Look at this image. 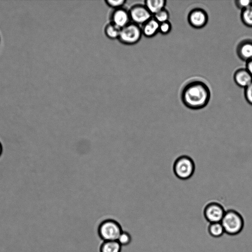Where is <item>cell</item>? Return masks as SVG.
I'll list each match as a JSON object with an SVG mask.
<instances>
[{
  "instance_id": "6da1fadb",
  "label": "cell",
  "mask_w": 252,
  "mask_h": 252,
  "mask_svg": "<svg viewBox=\"0 0 252 252\" xmlns=\"http://www.w3.org/2000/svg\"><path fill=\"white\" fill-rule=\"evenodd\" d=\"M211 91L208 85L200 80H193L186 83L181 92L183 104L191 110H199L208 104Z\"/></svg>"
},
{
  "instance_id": "7a4b0ae2",
  "label": "cell",
  "mask_w": 252,
  "mask_h": 252,
  "mask_svg": "<svg viewBox=\"0 0 252 252\" xmlns=\"http://www.w3.org/2000/svg\"><path fill=\"white\" fill-rule=\"evenodd\" d=\"M224 232L229 235L240 233L244 226V220L242 215L237 211L229 209L225 211L220 221Z\"/></svg>"
},
{
  "instance_id": "3957f363",
  "label": "cell",
  "mask_w": 252,
  "mask_h": 252,
  "mask_svg": "<svg viewBox=\"0 0 252 252\" xmlns=\"http://www.w3.org/2000/svg\"><path fill=\"white\" fill-rule=\"evenodd\" d=\"M195 169L194 161L187 155L178 157L173 164V171L175 176L182 180H186L191 177Z\"/></svg>"
},
{
  "instance_id": "277c9868",
  "label": "cell",
  "mask_w": 252,
  "mask_h": 252,
  "mask_svg": "<svg viewBox=\"0 0 252 252\" xmlns=\"http://www.w3.org/2000/svg\"><path fill=\"white\" fill-rule=\"evenodd\" d=\"M123 228L120 223L114 219L103 220L98 227V234L103 241H117Z\"/></svg>"
},
{
  "instance_id": "5b68a950",
  "label": "cell",
  "mask_w": 252,
  "mask_h": 252,
  "mask_svg": "<svg viewBox=\"0 0 252 252\" xmlns=\"http://www.w3.org/2000/svg\"><path fill=\"white\" fill-rule=\"evenodd\" d=\"M142 35L141 26L131 22L121 28L118 39L122 44L133 45L140 41Z\"/></svg>"
},
{
  "instance_id": "8992f818",
  "label": "cell",
  "mask_w": 252,
  "mask_h": 252,
  "mask_svg": "<svg viewBox=\"0 0 252 252\" xmlns=\"http://www.w3.org/2000/svg\"><path fill=\"white\" fill-rule=\"evenodd\" d=\"M225 211L221 204L217 202L212 201L205 206L203 214L205 219L210 223L220 222L221 221Z\"/></svg>"
},
{
  "instance_id": "52a82bcc",
  "label": "cell",
  "mask_w": 252,
  "mask_h": 252,
  "mask_svg": "<svg viewBox=\"0 0 252 252\" xmlns=\"http://www.w3.org/2000/svg\"><path fill=\"white\" fill-rule=\"evenodd\" d=\"M130 20L140 26L152 18V14L144 4L137 3L128 10Z\"/></svg>"
},
{
  "instance_id": "ba28073f",
  "label": "cell",
  "mask_w": 252,
  "mask_h": 252,
  "mask_svg": "<svg viewBox=\"0 0 252 252\" xmlns=\"http://www.w3.org/2000/svg\"><path fill=\"white\" fill-rule=\"evenodd\" d=\"M188 21L193 28L199 29L204 27L208 21V15L203 9L196 7L192 9L188 13Z\"/></svg>"
},
{
  "instance_id": "9c48e42d",
  "label": "cell",
  "mask_w": 252,
  "mask_h": 252,
  "mask_svg": "<svg viewBox=\"0 0 252 252\" xmlns=\"http://www.w3.org/2000/svg\"><path fill=\"white\" fill-rule=\"evenodd\" d=\"M128 10L124 7L115 9L110 16V22L121 28H123L130 22Z\"/></svg>"
},
{
  "instance_id": "30bf717a",
  "label": "cell",
  "mask_w": 252,
  "mask_h": 252,
  "mask_svg": "<svg viewBox=\"0 0 252 252\" xmlns=\"http://www.w3.org/2000/svg\"><path fill=\"white\" fill-rule=\"evenodd\" d=\"M236 53L239 59L246 62L252 59V39H245L237 46Z\"/></svg>"
},
{
  "instance_id": "8fae6325",
  "label": "cell",
  "mask_w": 252,
  "mask_h": 252,
  "mask_svg": "<svg viewBox=\"0 0 252 252\" xmlns=\"http://www.w3.org/2000/svg\"><path fill=\"white\" fill-rule=\"evenodd\" d=\"M233 79L237 85L244 89L252 82V76L246 68L237 69L234 73Z\"/></svg>"
},
{
  "instance_id": "7c38bea8",
  "label": "cell",
  "mask_w": 252,
  "mask_h": 252,
  "mask_svg": "<svg viewBox=\"0 0 252 252\" xmlns=\"http://www.w3.org/2000/svg\"><path fill=\"white\" fill-rule=\"evenodd\" d=\"M159 23L153 17L141 26L142 34L147 37H152L159 31Z\"/></svg>"
},
{
  "instance_id": "4fadbf2b",
  "label": "cell",
  "mask_w": 252,
  "mask_h": 252,
  "mask_svg": "<svg viewBox=\"0 0 252 252\" xmlns=\"http://www.w3.org/2000/svg\"><path fill=\"white\" fill-rule=\"evenodd\" d=\"M166 1L165 0H146L144 5L149 12L154 15L165 8Z\"/></svg>"
},
{
  "instance_id": "5bb4252c",
  "label": "cell",
  "mask_w": 252,
  "mask_h": 252,
  "mask_svg": "<svg viewBox=\"0 0 252 252\" xmlns=\"http://www.w3.org/2000/svg\"><path fill=\"white\" fill-rule=\"evenodd\" d=\"M121 28L110 22L104 27V31L105 35L110 39H118Z\"/></svg>"
},
{
  "instance_id": "9a60e30c",
  "label": "cell",
  "mask_w": 252,
  "mask_h": 252,
  "mask_svg": "<svg viewBox=\"0 0 252 252\" xmlns=\"http://www.w3.org/2000/svg\"><path fill=\"white\" fill-rule=\"evenodd\" d=\"M122 246L117 241H104L100 247V252H121Z\"/></svg>"
},
{
  "instance_id": "2e32d148",
  "label": "cell",
  "mask_w": 252,
  "mask_h": 252,
  "mask_svg": "<svg viewBox=\"0 0 252 252\" xmlns=\"http://www.w3.org/2000/svg\"><path fill=\"white\" fill-rule=\"evenodd\" d=\"M208 230L209 234L215 238L220 237L225 233L220 222L210 223Z\"/></svg>"
},
{
  "instance_id": "e0dca14e",
  "label": "cell",
  "mask_w": 252,
  "mask_h": 252,
  "mask_svg": "<svg viewBox=\"0 0 252 252\" xmlns=\"http://www.w3.org/2000/svg\"><path fill=\"white\" fill-rule=\"evenodd\" d=\"M136 218H135L133 220L126 229L123 230L118 237L117 241L122 246H127L131 243L132 236L129 231V228Z\"/></svg>"
},
{
  "instance_id": "ac0fdd59",
  "label": "cell",
  "mask_w": 252,
  "mask_h": 252,
  "mask_svg": "<svg viewBox=\"0 0 252 252\" xmlns=\"http://www.w3.org/2000/svg\"><path fill=\"white\" fill-rule=\"evenodd\" d=\"M240 17L244 25L252 28V4L241 11Z\"/></svg>"
},
{
  "instance_id": "d6986e66",
  "label": "cell",
  "mask_w": 252,
  "mask_h": 252,
  "mask_svg": "<svg viewBox=\"0 0 252 252\" xmlns=\"http://www.w3.org/2000/svg\"><path fill=\"white\" fill-rule=\"evenodd\" d=\"M153 18L159 23H161L168 21L169 13L167 9L164 8L154 14Z\"/></svg>"
},
{
  "instance_id": "ffe728a7",
  "label": "cell",
  "mask_w": 252,
  "mask_h": 252,
  "mask_svg": "<svg viewBox=\"0 0 252 252\" xmlns=\"http://www.w3.org/2000/svg\"><path fill=\"white\" fill-rule=\"evenodd\" d=\"M104 1L108 6L114 9L123 7L126 2V0H105Z\"/></svg>"
},
{
  "instance_id": "44dd1931",
  "label": "cell",
  "mask_w": 252,
  "mask_h": 252,
  "mask_svg": "<svg viewBox=\"0 0 252 252\" xmlns=\"http://www.w3.org/2000/svg\"><path fill=\"white\" fill-rule=\"evenodd\" d=\"M172 30V25L169 21L159 23L158 32L162 34H168Z\"/></svg>"
},
{
  "instance_id": "7402d4cb",
  "label": "cell",
  "mask_w": 252,
  "mask_h": 252,
  "mask_svg": "<svg viewBox=\"0 0 252 252\" xmlns=\"http://www.w3.org/2000/svg\"><path fill=\"white\" fill-rule=\"evenodd\" d=\"M244 89L245 98L248 103L252 106V82Z\"/></svg>"
},
{
  "instance_id": "603a6c76",
  "label": "cell",
  "mask_w": 252,
  "mask_h": 252,
  "mask_svg": "<svg viewBox=\"0 0 252 252\" xmlns=\"http://www.w3.org/2000/svg\"><path fill=\"white\" fill-rule=\"evenodd\" d=\"M252 4V0H236L235 1L236 6L241 11L247 8Z\"/></svg>"
},
{
  "instance_id": "cb8c5ba5",
  "label": "cell",
  "mask_w": 252,
  "mask_h": 252,
  "mask_svg": "<svg viewBox=\"0 0 252 252\" xmlns=\"http://www.w3.org/2000/svg\"><path fill=\"white\" fill-rule=\"evenodd\" d=\"M246 68L252 76V59L246 62Z\"/></svg>"
},
{
  "instance_id": "d4e9b609",
  "label": "cell",
  "mask_w": 252,
  "mask_h": 252,
  "mask_svg": "<svg viewBox=\"0 0 252 252\" xmlns=\"http://www.w3.org/2000/svg\"><path fill=\"white\" fill-rule=\"evenodd\" d=\"M3 153V145L0 141V157L2 155Z\"/></svg>"
}]
</instances>
